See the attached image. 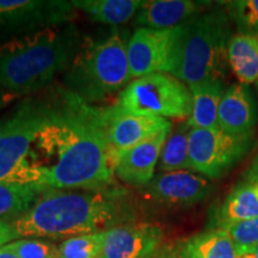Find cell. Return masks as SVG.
Returning <instances> with one entry per match:
<instances>
[{
  "instance_id": "cell-1",
  "label": "cell",
  "mask_w": 258,
  "mask_h": 258,
  "mask_svg": "<svg viewBox=\"0 0 258 258\" xmlns=\"http://www.w3.org/2000/svg\"><path fill=\"white\" fill-rule=\"evenodd\" d=\"M114 165L103 108L67 92L62 105L47 108V118L34 139L19 183L50 190L106 191L114 182Z\"/></svg>"
},
{
  "instance_id": "cell-2",
  "label": "cell",
  "mask_w": 258,
  "mask_h": 258,
  "mask_svg": "<svg viewBox=\"0 0 258 258\" xmlns=\"http://www.w3.org/2000/svg\"><path fill=\"white\" fill-rule=\"evenodd\" d=\"M118 205L111 192H73L47 189L15 220L17 238L69 239L110 228Z\"/></svg>"
},
{
  "instance_id": "cell-3",
  "label": "cell",
  "mask_w": 258,
  "mask_h": 258,
  "mask_svg": "<svg viewBox=\"0 0 258 258\" xmlns=\"http://www.w3.org/2000/svg\"><path fill=\"white\" fill-rule=\"evenodd\" d=\"M80 42L74 28H47L0 44V89L19 96L44 88L70 69Z\"/></svg>"
},
{
  "instance_id": "cell-4",
  "label": "cell",
  "mask_w": 258,
  "mask_h": 258,
  "mask_svg": "<svg viewBox=\"0 0 258 258\" xmlns=\"http://www.w3.org/2000/svg\"><path fill=\"white\" fill-rule=\"evenodd\" d=\"M232 37L231 18L222 11L199 15L178 25L170 74L188 86L222 80Z\"/></svg>"
},
{
  "instance_id": "cell-5",
  "label": "cell",
  "mask_w": 258,
  "mask_h": 258,
  "mask_svg": "<svg viewBox=\"0 0 258 258\" xmlns=\"http://www.w3.org/2000/svg\"><path fill=\"white\" fill-rule=\"evenodd\" d=\"M131 79L127 43L117 32L97 43L83 44L64 76L70 92L88 104L106 101Z\"/></svg>"
},
{
  "instance_id": "cell-6",
  "label": "cell",
  "mask_w": 258,
  "mask_h": 258,
  "mask_svg": "<svg viewBox=\"0 0 258 258\" xmlns=\"http://www.w3.org/2000/svg\"><path fill=\"white\" fill-rule=\"evenodd\" d=\"M137 115L163 118H189L192 98L189 86L170 73H152L132 80L116 103Z\"/></svg>"
},
{
  "instance_id": "cell-7",
  "label": "cell",
  "mask_w": 258,
  "mask_h": 258,
  "mask_svg": "<svg viewBox=\"0 0 258 258\" xmlns=\"http://www.w3.org/2000/svg\"><path fill=\"white\" fill-rule=\"evenodd\" d=\"M253 145V133L228 134L220 128H191L189 158L191 171L211 179L222 176L246 156Z\"/></svg>"
},
{
  "instance_id": "cell-8",
  "label": "cell",
  "mask_w": 258,
  "mask_h": 258,
  "mask_svg": "<svg viewBox=\"0 0 258 258\" xmlns=\"http://www.w3.org/2000/svg\"><path fill=\"white\" fill-rule=\"evenodd\" d=\"M47 118V108L23 104L0 120V182L19 183L22 169Z\"/></svg>"
},
{
  "instance_id": "cell-9",
  "label": "cell",
  "mask_w": 258,
  "mask_h": 258,
  "mask_svg": "<svg viewBox=\"0 0 258 258\" xmlns=\"http://www.w3.org/2000/svg\"><path fill=\"white\" fill-rule=\"evenodd\" d=\"M177 37L172 29L139 28L127 43V57L132 78L152 73H171Z\"/></svg>"
},
{
  "instance_id": "cell-10",
  "label": "cell",
  "mask_w": 258,
  "mask_h": 258,
  "mask_svg": "<svg viewBox=\"0 0 258 258\" xmlns=\"http://www.w3.org/2000/svg\"><path fill=\"white\" fill-rule=\"evenodd\" d=\"M106 135L115 156L163 131L172 128L167 118L132 114L117 104L103 108Z\"/></svg>"
},
{
  "instance_id": "cell-11",
  "label": "cell",
  "mask_w": 258,
  "mask_h": 258,
  "mask_svg": "<svg viewBox=\"0 0 258 258\" xmlns=\"http://www.w3.org/2000/svg\"><path fill=\"white\" fill-rule=\"evenodd\" d=\"M74 9L62 0H0V27L55 28L72 18Z\"/></svg>"
},
{
  "instance_id": "cell-12",
  "label": "cell",
  "mask_w": 258,
  "mask_h": 258,
  "mask_svg": "<svg viewBox=\"0 0 258 258\" xmlns=\"http://www.w3.org/2000/svg\"><path fill=\"white\" fill-rule=\"evenodd\" d=\"M212 183L192 171L158 173L143 186L144 195L170 207H190L205 201L212 192Z\"/></svg>"
},
{
  "instance_id": "cell-13",
  "label": "cell",
  "mask_w": 258,
  "mask_h": 258,
  "mask_svg": "<svg viewBox=\"0 0 258 258\" xmlns=\"http://www.w3.org/2000/svg\"><path fill=\"white\" fill-rule=\"evenodd\" d=\"M163 231L152 224L114 226L105 231L102 258H154Z\"/></svg>"
},
{
  "instance_id": "cell-14",
  "label": "cell",
  "mask_w": 258,
  "mask_h": 258,
  "mask_svg": "<svg viewBox=\"0 0 258 258\" xmlns=\"http://www.w3.org/2000/svg\"><path fill=\"white\" fill-rule=\"evenodd\" d=\"M171 129L163 131L143 143L115 156V176L125 184L143 188L154 177L164 144Z\"/></svg>"
},
{
  "instance_id": "cell-15",
  "label": "cell",
  "mask_w": 258,
  "mask_h": 258,
  "mask_svg": "<svg viewBox=\"0 0 258 258\" xmlns=\"http://www.w3.org/2000/svg\"><path fill=\"white\" fill-rule=\"evenodd\" d=\"M219 128L228 134L253 133L257 106L251 90L245 84H233L225 90L218 111Z\"/></svg>"
},
{
  "instance_id": "cell-16",
  "label": "cell",
  "mask_w": 258,
  "mask_h": 258,
  "mask_svg": "<svg viewBox=\"0 0 258 258\" xmlns=\"http://www.w3.org/2000/svg\"><path fill=\"white\" fill-rule=\"evenodd\" d=\"M207 4L191 0H150L139 10L135 22L140 28L172 29L199 16Z\"/></svg>"
},
{
  "instance_id": "cell-17",
  "label": "cell",
  "mask_w": 258,
  "mask_h": 258,
  "mask_svg": "<svg viewBox=\"0 0 258 258\" xmlns=\"http://www.w3.org/2000/svg\"><path fill=\"white\" fill-rule=\"evenodd\" d=\"M182 258H237V247L226 230L213 228L186 238L177 245Z\"/></svg>"
},
{
  "instance_id": "cell-18",
  "label": "cell",
  "mask_w": 258,
  "mask_h": 258,
  "mask_svg": "<svg viewBox=\"0 0 258 258\" xmlns=\"http://www.w3.org/2000/svg\"><path fill=\"white\" fill-rule=\"evenodd\" d=\"M192 98L191 114L188 123L191 128H219L218 111L224 96L222 80L203 82L189 86Z\"/></svg>"
},
{
  "instance_id": "cell-19",
  "label": "cell",
  "mask_w": 258,
  "mask_h": 258,
  "mask_svg": "<svg viewBox=\"0 0 258 258\" xmlns=\"http://www.w3.org/2000/svg\"><path fill=\"white\" fill-rule=\"evenodd\" d=\"M258 218V196L252 185L243 182L231 190L219 206L215 224L217 228L227 230L239 222Z\"/></svg>"
},
{
  "instance_id": "cell-20",
  "label": "cell",
  "mask_w": 258,
  "mask_h": 258,
  "mask_svg": "<svg viewBox=\"0 0 258 258\" xmlns=\"http://www.w3.org/2000/svg\"><path fill=\"white\" fill-rule=\"evenodd\" d=\"M144 3L141 0H76L72 5L85 12L92 21L120 25L133 18Z\"/></svg>"
},
{
  "instance_id": "cell-21",
  "label": "cell",
  "mask_w": 258,
  "mask_h": 258,
  "mask_svg": "<svg viewBox=\"0 0 258 258\" xmlns=\"http://www.w3.org/2000/svg\"><path fill=\"white\" fill-rule=\"evenodd\" d=\"M228 63L241 84L258 83V35H234L228 46Z\"/></svg>"
},
{
  "instance_id": "cell-22",
  "label": "cell",
  "mask_w": 258,
  "mask_h": 258,
  "mask_svg": "<svg viewBox=\"0 0 258 258\" xmlns=\"http://www.w3.org/2000/svg\"><path fill=\"white\" fill-rule=\"evenodd\" d=\"M46 190L35 184L0 182V219L12 221L21 217Z\"/></svg>"
},
{
  "instance_id": "cell-23",
  "label": "cell",
  "mask_w": 258,
  "mask_h": 258,
  "mask_svg": "<svg viewBox=\"0 0 258 258\" xmlns=\"http://www.w3.org/2000/svg\"><path fill=\"white\" fill-rule=\"evenodd\" d=\"M188 121L180 122L175 128H171L159 158L160 173L173 171H191L189 158V134Z\"/></svg>"
},
{
  "instance_id": "cell-24",
  "label": "cell",
  "mask_w": 258,
  "mask_h": 258,
  "mask_svg": "<svg viewBox=\"0 0 258 258\" xmlns=\"http://www.w3.org/2000/svg\"><path fill=\"white\" fill-rule=\"evenodd\" d=\"M105 231L77 235L63 240L59 246L60 258H102Z\"/></svg>"
},
{
  "instance_id": "cell-25",
  "label": "cell",
  "mask_w": 258,
  "mask_h": 258,
  "mask_svg": "<svg viewBox=\"0 0 258 258\" xmlns=\"http://www.w3.org/2000/svg\"><path fill=\"white\" fill-rule=\"evenodd\" d=\"M227 9L239 34L258 35V0L231 2Z\"/></svg>"
},
{
  "instance_id": "cell-26",
  "label": "cell",
  "mask_w": 258,
  "mask_h": 258,
  "mask_svg": "<svg viewBox=\"0 0 258 258\" xmlns=\"http://www.w3.org/2000/svg\"><path fill=\"white\" fill-rule=\"evenodd\" d=\"M4 247L12 251L18 258H60L59 246L41 238H22Z\"/></svg>"
},
{
  "instance_id": "cell-27",
  "label": "cell",
  "mask_w": 258,
  "mask_h": 258,
  "mask_svg": "<svg viewBox=\"0 0 258 258\" xmlns=\"http://www.w3.org/2000/svg\"><path fill=\"white\" fill-rule=\"evenodd\" d=\"M238 252L258 245V218L235 224L227 230Z\"/></svg>"
},
{
  "instance_id": "cell-28",
  "label": "cell",
  "mask_w": 258,
  "mask_h": 258,
  "mask_svg": "<svg viewBox=\"0 0 258 258\" xmlns=\"http://www.w3.org/2000/svg\"><path fill=\"white\" fill-rule=\"evenodd\" d=\"M17 238L14 226L8 220L0 219V247L5 246Z\"/></svg>"
},
{
  "instance_id": "cell-29",
  "label": "cell",
  "mask_w": 258,
  "mask_h": 258,
  "mask_svg": "<svg viewBox=\"0 0 258 258\" xmlns=\"http://www.w3.org/2000/svg\"><path fill=\"white\" fill-rule=\"evenodd\" d=\"M244 182H247V183L258 182V154L254 157L252 163L250 164L249 169L245 171Z\"/></svg>"
},
{
  "instance_id": "cell-30",
  "label": "cell",
  "mask_w": 258,
  "mask_h": 258,
  "mask_svg": "<svg viewBox=\"0 0 258 258\" xmlns=\"http://www.w3.org/2000/svg\"><path fill=\"white\" fill-rule=\"evenodd\" d=\"M154 258H182L177 252L176 249H172V247H164V249H160L158 251Z\"/></svg>"
},
{
  "instance_id": "cell-31",
  "label": "cell",
  "mask_w": 258,
  "mask_h": 258,
  "mask_svg": "<svg viewBox=\"0 0 258 258\" xmlns=\"http://www.w3.org/2000/svg\"><path fill=\"white\" fill-rule=\"evenodd\" d=\"M16 95H12V93L6 92L5 90L0 89V109H3L4 106L9 104L10 102H12L16 98Z\"/></svg>"
},
{
  "instance_id": "cell-32",
  "label": "cell",
  "mask_w": 258,
  "mask_h": 258,
  "mask_svg": "<svg viewBox=\"0 0 258 258\" xmlns=\"http://www.w3.org/2000/svg\"><path fill=\"white\" fill-rule=\"evenodd\" d=\"M237 258H258V245L251 247V249L244 250L241 252H238Z\"/></svg>"
},
{
  "instance_id": "cell-33",
  "label": "cell",
  "mask_w": 258,
  "mask_h": 258,
  "mask_svg": "<svg viewBox=\"0 0 258 258\" xmlns=\"http://www.w3.org/2000/svg\"><path fill=\"white\" fill-rule=\"evenodd\" d=\"M0 258H18L16 254L12 252V251H10L6 249V247H0Z\"/></svg>"
},
{
  "instance_id": "cell-34",
  "label": "cell",
  "mask_w": 258,
  "mask_h": 258,
  "mask_svg": "<svg viewBox=\"0 0 258 258\" xmlns=\"http://www.w3.org/2000/svg\"><path fill=\"white\" fill-rule=\"evenodd\" d=\"M251 185H252V188H253V190H254V192L257 194V196H258V182H254V183H250Z\"/></svg>"
},
{
  "instance_id": "cell-35",
  "label": "cell",
  "mask_w": 258,
  "mask_h": 258,
  "mask_svg": "<svg viewBox=\"0 0 258 258\" xmlns=\"http://www.w3.org/2000/svg\"><path fill=\"white\" fill-rule=\"evenodd\" d=\"M257 91H258V83H257Z\"/></svg>"
}]
</instances>
